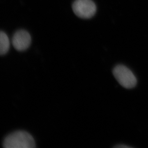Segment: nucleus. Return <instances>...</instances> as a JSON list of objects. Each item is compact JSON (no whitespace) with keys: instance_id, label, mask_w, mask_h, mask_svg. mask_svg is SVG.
<instances>
[{"instance_id":"6","label":"nucleus","mask_w":148,"mask_h":148,"mask_svg":"<svg viewBox=\"0 0 148 148\" xmlns=\"http://www.w3.org/2000/svg\"><path fill=\"white\" fill-rule=\"evenodd\" d=\"M114 148H131V147H130V146H129L125 145H124V144H119V145H116L114 147Z\"/></svg>"},{"instance_id":"2","label":"nucleus","mask_w":148,"mask_h":148,"mask_svg":"<svg viewBox=\"0 0 148 148\" xmlns=\"http://www.w3.org/2000/svg\"><path fill=\"white\" fill-rule=\"evenodd\" d=\"M113 73L119 84L126 89H132L137 84V78L134 73L124 65H118L115 66Z\"/></svg>"},{"instance_id":"1","label":"nucleus","mask_w":148,"mask_h":148,"mask_svg":"<svg viewBox=\"0 0 148 148\" xmlns=\"http://www.w3.org/2000/svg\"><path fill=\"white\" fill-rule=\"evenodd\" d=\"M5 148H33L36 147L35 140L27 132L19 130L12 133L3 141Z\"/></svg>"},{"instance_id":"3","label":"nucleus","mask_w":148,"mask_h":148,"mask_svg":"<svg viewBox=\"0 0 148 148\" xmlns=\"http://www.w3.org/2000/svg\"><path fill=\"white\" fill-rule=\"evenodd\" d=\"M75 14L83 19H89L95 15L97 7L92 0H75L72 4Z\"/></svg>"},{"instance_id":"4","label":"nucleus","mask_w":148,"mask_h":148,"mask_svg":"<svg viewBox=\"0 0 148 148\" xmlns=\"http://www.w3.org/2000/svg\"><path fill=\"white\" fill-rule=\"evenodd\" d=\"M31 38L29 33L24 30L17 31L13 36L12 43L16 50L23 51L30 47Z\"/></svg>"},{"instance_id":"5","label":"nucleus","mask_w":148,"mask_h":148,"mask_svg":"<svg viewBox=\"0 0 148 148\" xmlns=\"http://www.w3.org/2000/svg\"><path fill=\"white\" fill-rule=\"evenodd\" d=\"M10 41L5 33L0 31V55H4L8 52Z\"/></svg>"}]
</instances>
